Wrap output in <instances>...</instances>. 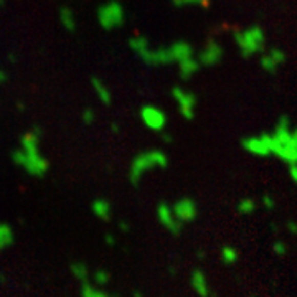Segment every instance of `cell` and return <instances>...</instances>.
Returning <instances> with one entry per match:
<instances>
[{"instance_id": "ee69618b", "label": "cell", "mask_w": 297, "mask_h": 297, "mask_svg": "<svg viewBox=\"0 0 297 297\" xmlns=\"http://www.w3.org/2000/svg\"><path fill=\"white\" fill-rule=\"evenodd\" d=\"M4 4V0H0V5H2Z\"/></svg>"}, {"instance_id": "e0dca14e", "label": "cell", "mask_w": 297, "mask_h": 297, "mask_svg": "<svg viewBox=\"0 0 297 297\" xmlns=\"http://www.w3.org/2000/svg\"><path fill=\"white\" fill-rule=\"evenodd\" d=\"M170 50H172V55H174L175 63H180L182 59L193 56V47H192L188 41H185V40L174 41L172 45H170Z\"/></svg>"}, {"instance_id": "603a6c76", "label": "cell", "mask_w": 297, "mask_h": 297, "mask_svg": "<svg viewBox=\"0 0 297 297\" xmlns=\"http://www.w3.org/2000/svg\"><path fill=\"white\" fill-rule=\"evenodd\" d=\"M70 271H71L73 278L76 279V281H79V282L89 281V267L83 261H74V263H71Z\"/></svg>"}, {"instance_id": "d4e9b609", "label": "cell", "mask_w": 297, "mask_h": 297, "mask_svg": "<svg viewBox=\"0 0 297 297\" xmlns=\"http://www.w3.org/2000/svg\"><path fill=\"white\" fill-rule=\"evenodd\" d=\"M220 258H221V261L228 264V266H231L238 261V258H240V254H238V249L233 248V246H223L221 251H220Z\"/></svg>"}, {"instance_id": "9c48e42d", "label": "cell", "mask_w": 297, "mask_h": 297, "mask_svg": "<svg viewBox=\"0 0 297 297\" xmlns=\"http://www.w3.org/2000/svg\"><path fill=\"white\" fill-rule=\"evenodd\" d=\"M139 58L148 66H167V65L175 63L170 45L168 47H159V48L147 47L142 53L139 55Z\"/></svg>"}, {"instance_id": "d590c367", "label": "cell", "mask_w": 297, "mask_h": 297, "mask_svg": "<svg viewBox=\"0 0 297 297\" xmlns=\"http://www.w3.org/2000/svg\"><path fill=\"white\" fill-rule=\"evenodd\" d=\"M289 174H291L292 182L297 185V165H292V167H291V170H289Z\"/></svg>"}, {"instance_id": "d6986e66", "label": "cell", "mask_w": 297, "mask_h": 297, "mask_svg": "<svg viewBox=\"0 0 297 297\" xmlns=\"http://www.w3.org/2000/svg\"><path fill=\"white\" fill-rule=\"evenodd\" d=\"M91 84H93V89H94L96 96H98V99L102 104H111V101H113V94H111V91H109V88L106 86V83L101 81L99 78H93Z\"/></svg>"}, {"instance_id": "b9f144b4", "label": "cell", "mask_w": 297, "mask_h": 297, "mask_svg": "<svg viewBox=\"0 0 297 297\" xmlns=\"http://www.w3.org/2000/svg\"><path fill=\"white\" fill-rule=\"evenodd\" d=\"M17 108H18V111H24V109H25V106H24V104H22V102L17 104Z\"/></svg>"}, {"instance_id": "484cf974", "label": "cell", "mask_w": 297, "mask_h": 297, "mask_svg": "<svg viewBox=\"0 0 297 297\" xmlns=\"http://www.w3.org/2000/svg\"><path fill=\"white\" fill-rule=\"evenodd\" d=\"M236 210L241 215H251L256 210V202L252 198H241L240 202L236 203Z\"/></svg>"}, {"instance_id": "60d3db41", "label": "cell", "mask_w": 297, "mask_h": 297, "mask_svg": "<svg viewBox=\"0 0 297 297\" xmlns=\"http://www.w3.org/2000/svg\"><path fill=\"white\" fill-rule=\"evenodd\" d=\"M132 295H136V297H140V295H142V292H140V291H132Z\"/></svg>"}, {"instance_id": "52a82bcc", "label": "cell", "mask_w": 297, "mask_h": 297, "mask_svg": "<svg viewBox=\"0 0 297 297\" xmlns=\"http://www.w3.org/2000/svg\"><path fill=\"white\" fill-rule=\"evenodd\" d=\"M243 148L256 157H267L272 155V137L271 134H259V136H249L241 140Z\"/></svg>"}, {"instance_id": "7bdbcfd3", "label": "cell", "mask_w": 297, "mask_h": 297, "mask_svg": "<svg viewBox=\"0 0 297 297\" xmlns=\"http://www.w3.org/2000/svg\"><path fill=\"white\" fill-rule=\"evenodd\" d=\"M7 279H5V276H4V274H0V282H5Z\"/></svg>"}, {"instance_id": "ab89813d", "label": "cell", "mask_w": 297, "mask_h": 297, "mask_svg": "<svg viewBox=\"0 0 297 297\" xmlns=\"http://www.w3.org/2000/svg\"><path fill=\"white\" fill-rule=\"evenodd\" d=\"M197 256H200L198 259H205V252H203V251H200V252H197Z\"/></svg>"}, {"instance_id": "ffe728a7", "label": "cell", "mask_w": 297, "mask_h": 297, "mask_svg": "<svg viewBox=\"0 0 297 297\" xmlns=\"http://www.w3.org/2000/svg\"><path fill=\"white\" fill-rule=\"evenodd\" d=\"M15 241V233L13 228L9 223H0V252L10 248Z\"/></svg>"}, {"instance_id": "8992f818", "label": "cell", "mask_w": 297, "mask_h": 297, "mask_svg": "<svg viewBox=\"0 0 297 297\" xmlns=\"http://www.w3.org/2000/svg\"><path fill=\"white\" fill-rule=\"evenodd\" d=\"M139 116L142 124L152 132H163L167 125V114L163 113V109L154 106V104H145V106L140 108Z\"/></svg>"}, {"instance_id": "7c38bea8", "label": "cell", "mask_w": 297, "mask_h": 297, "mask_svg": "<svg viewBox=\"0 0 297 297\" xmlns=\"http://www.w3.org/2000/svg\"><path fill=\"white\" fill-rule=\"evenodd\" d=\"M259 56H261L259 58V65H261V68L271 74L276 73L286 61V53L281 48H269L267 51L264 50Z\"/></svg>"}, {"instance_id": "74e56055", "label": "cell", "mask_w": 297, "mask_h": 297, "mask_svg": "<svg viewBox=\"0 0 297 297\" xmlns=\"http://www.w3.org/2000/svg\"><path fill=\"white\" fill-rule=\"evenodd\" d=\"M111 132L119 134V132H121V125H119L117 122H113V124H111Z\"/></svg>"}, {"instance_id": "4fadbf2b", "label": "cell", "mask_w": 297, "mask_h": 297, "mask_svg": "<svg viewBox=\"0 0 297 297\" xmlns=\"http://www.w3.org/2000/svg\"><path fill=\"white\" fill-rule=\"evenodd\" d=\"M223 55H225V50H223L221 43L217 40H210L200 51L198 59L202 66H215L223 59Z\"/></svg>"}, {"instance_id": "1f68e13d", "label": "cell", "mask_w": 297, "mask_h": 297, "mask_svg": "<svg viewBox=\"0 0 297 297\" xmlns=\"http://www.w3.org/2000/svg\"><path fill=\"white\" fill-rule=\"evenodd\" d=\"M286 228H287V231H289V233L297 235V221H294V220L287 221V223H286Z\"/></svg>"}, {"instance_id": "5bb4252c", "label": "cell", "mask_w": 297, "mask_h": 297, "mask_svg": "<svg viewBox=\"0 0 297 297\" xmlns=\"http://www.w3.org/2000/svg\"><path fill=\"white\" fill-rule=\"evenodd\" d=\"M190 286L193 289V292L206 297L211 294V287H210V282H208L206 274L202 269H193L190 274Z\"/></svg>"}, {"instance_id": "7a4b0ae2", "label": "cell", "mask_w": 297, "mask_h": 297, "mask_svg": "<svg viewBox=\"0 0 297 297\" xmlns=\"http://www.w3.org/2000/svg\"><path fill=\"white\" fill-rule=\"evenodd\" d=\"M167 165H168V157L165 152L159 151V148L144 151L132 159L129 165V180L131 183L137 185L144 178L145 174L152 172L155 168H165Z\"/></svg>"}, {"instance_id": "44dd1931", "label": "cell", "mask_w": 297, "mask_h": 297, "mask_svg": "<svg viewBox=\"0 0 297 297\" xmlns=\"http://www.w3.org/2000/svg\"><path fill=\"white\" fill-rule=\"evenodd\" d=\"M81 295L83 297H108V292L94 282H81Z\"/></svg>"}, {"instance_id": "3957f363", "label": "cell", "mask_w": 297, "mask_h": 297, "mask_svg": "<svg viewBox=\"0 0 297 297\" xmlns=\"http://www.w3.org/2000/svg\"><path fill=\"white\" fill-rule=\"evenodd\" d=\"M233 40L243 58L258 56L266 50V33L259 25L235 30Z\"/></svg>"}, {"instance_id": "4316f807", "label": "cell", "mask_w": 297, "mask_h": 297, "mask_svg": "<svg viewBox=\"0 0 297 297\" xmlns=\"http://www.w3.org/2000/svg\"><path fill=\"white\" fill-rule=\"evenodd\" d=\"M109 272L108 271H104V269H98V271H94L93 274V282L94 284H98L101 287H106L109 284Z\"/></svg>"}, {"instance_id": "8d00e7d4", "label": "cell", "mask_w": 297, "mask_h": 297, "mask_svg": "<svg viewBox=\"0 0 297 297\" xmlns=\"http://www.w3.org/2000/svg\"><path fill=\"white\" fill-rule=\"evenodd\" d=\"M162 140H163V142H165V144H172V142H174V137L170 136V134H162Z\"/></svg>"}, {"instance_id": "2e32d148", "label": "cell", "mask_w": 297, "mask_h": 297, "mask_svg": "<svg viewBox=\"0 0 297 297\" xmlns=\"http://www.w3.org/2000/svg\"><path fill=\"white\" fill-rule=\"evenodd\" d=\"M177 65H178V73H180L182 79L193 78L200 71V68H202V63H200V59L195 58V56L185 58V59H182L180 63H177Z\"/></svg>"}, {"instance_id": "f35d334b", "label": "cell", "mask_w": 297, "mask_h": 297, "mask_svg": "<svg viewBox=\"0 0 297 297\" xmlns=\"http://www.w3.org/2000/svg\"><path fill=\"white\" fill-rule=\"evenodd\" d=\"M9 61L10 63H15V61H17V56H15V55H9Z\"/></svg>"}, {"instance_id": "6da1fadb", "label": "cell", "mask_w": 297, "mask_h": 297, "mask_svg": "<svg viewBox=\"0 0 297 297\" xmlns=\"http://www.w3.org/2000/svg\"><path fill=\"white\" fill-rule=\"evenodd\" d=\"M272 155L287 163L289 167L297 165V128H291V119L281 116L276 128L271 132Z\"/></svg>"}, {"instance_id": "7402d4cb", "label": "cell", "mask_w": 297, "mask_h": 297, "mask_svg": "<svg viewBox=\"0 0 297 297\" xmlns=\"http://www.w3.org/2000/svg\"><path fill=\"white\" fill-rule=\"evenodd\" d=\"M59 22H61L63 28L68 30V32H74L76 30V17H74L73 10L68 9V7H61L59 9Z\"/></svg>"}, {"instance_id": "e575fe53", "label": "cell", "mask_w": 297, "mask_h": 297, "mask_svg": "<svg viewBox=\"0 0 297 297\" xmlns=\"http://www.w3.org/2000/svg\"><path fill=\"white\" fill-rule=\"evenodd\" d=\"M119 229H121V231H124V233H128V231H131V226L128 225V223L125 221H119Z\"/></svg>"}, {"instance_id": "8fae6325", "label": "cell", "mask_w": 297, "mask_h": 297, "mask_svg": "<svg viewBox=\"0 0 297 297\" xmlns=\"http://www.w3.org/2000/svg\"><path fill=\"white\" fill-rule=\"evenodd\" d=\"M172 208H174L175 217L178 218V221H180L182 225L197 220V217H198V205H197L195 200H192L188 197L177 200V202L172 205Z\"/></svg>"}, {"instance_id": "f546056e", "label": "cell", "mask_w": 297, "mask_h": 297, "mask_svg": "<svg viewBox=\"0 0 297 297\" xmlns=\"http://www.w3.org/2000/svg\"><path fill=\"white\" fill-rule=\"evenodd\" d=\"M261 203H263V206L266 208V210H269V211L276 208V200H274V197L269 195V193H264L263 198H261Z\"/></svg>"}, {"instance_id": "d6a6232c", "label": "cell", "mask_w": 297, "mask_h": 297, "mask_svg": "<svg viewBox=\"0 0 297 297\" xmlns=\"http://www.w3.org/2000/svg\"><path fill=\"white\" fill-rule=\"evenodd\" d=\"M7 81H9V73L0 68V86H4Z\"/></svg>"}, {"instance_id": "ba28073f", "label": "cell", "mask_w": 297, "mask_h": 297, "mask_svg": "<svg viewBox=\"0 0 297 297\" xmlns=\"http://www.w3.org/2000/svg\"><path fill=\"white\" fill-rule=\"evenodd\" d=\"M172 98L177 104L178 111L185 119H193L195 117V108H197V96L188 89L182 86H175L172 89Z\"/></svg>"}, {"instance_id": "836d02e7", "label": "cell", "mask_w": 297, "mask_h": 297, "mask_svg": "<svg viewBox=\"0 0 297 297\" xmlns=\"http://www.w3.org/2000/svg\"><path fill=\"white\" fill-rule=\"evenodd\" d=\"M104 243H106L108 244V246H114V244H116V238L113 236V235H106V236H104Z\"/></svg>"}, {"instance_id": "277c9868", "label": "cell", "mask_w": 297, "mask_h": 297, "mask_svg": "<svg viewBox=\"0 0 297 297\" xmlns=\"http://www.w3.org/2000/svg\"><path fill=\"white\" fill-rule=\"evenodd\" d=\"M12 160L17 163L20 168H24L27 174L33 175V177H43L50 168V162L45 159L40 152L28 154L20 147L17 151L12 152Z\"/></svg>"}, {"instance_id": "5b68a950", "label": "cell", "mask_w": 297, "mask_h": 297, "mask_svg": "<svg viewBox=\"0 0 297 297\" xmlns=\"http://www.w3.org/2000/svg\"><path fill=\"white\" fill-rule=\"evenodd\" d=\"M125 10L117 0H109V2L99 5L98 9V22L104 30H114L124 25Z\"/></svg>"}, {"instance_id": "cb8c5ba5", "label": "cell", "mask_w": 297, "mask_h": 297, "mask_svg": "<svg viewBox=\"0 0 297 297\" xmlns=\"http://www.w3.org/2000/svg\"><path fill=\"white\" fill-rule=\"evenodd\" d=\"M129 47H131V50L134 51V53L139 56L147 47H151V43H148V40L145 38L144 35H136L129 40Z\"/></svg>"}, {"instance_id": "ac0fdd59", "label": "cell", "mask_w": 297, "mask_h": 297, "mask_svg": "<svg viewBox=\"0 0 297 297\" xmlns=\"http://www.w3.org/2000/svg\"><path fill=\"white\" fill-rule=\"evenodd\" d=\"M91 210L96 217H98L99 220H104V221H108L111 218V211H113L111 210V203L106 198H96L91 203Z\"/></svg>"}, {"instance_id": "9a60e30c", "label": "cell", "mask_w": 297, "mask_h": 297, "mask_svg": "<svg viewBox=\"0 0 297 297\" xmlns=\"http://www.w3.org/2000/svg\"><path fill=\"white\" fill-rule=\"evenodd\" d=\"M40 140H41V129L35 125L32 131L25 132L20 139V148H24L28 154L40 152Z\"/></svg>"}, {"instance_id": "83f0119b", "label": "cell", "mask_w": 297, "mask_h": 297, "mask_svg": "<svg viewBox=\"0 0 297 297\" xmlns=\"http://www.w3.org/2000/svg\"><path fill=\"white\" fill-rule=\"evenodd\" d=\"M175 7H185V5H208L210 0H172Z\"/></svg>"}, {"instance_id": "30bf717a", "label": "cell", "mask_w": 297, "mask_h": 297, "mask_svg": "<svg viewBox=\"0 0 297 297\" xmlns=\"http://www.w3.org/2000/svg\"><path fill=\"white\" fill-rule=\"evenodd\" d=\"M155 215H157L159 223L167 229V231H170L172 235H178V233H180L182 223L178 221V218L175 217L172 205H168L165 202L159 203L157 205V210H155Z\"/></svg>"}, {"instance_id": "f1b7e54d", "label": "cell", "mask_w": 297, "mask_h": 297, "mask_svg": "<svg viewBox=\"0 0 297 297\" xmlns=\"http://www.w3.org/2000/svg\"><path fill=\"white\" fill-rule=\"evenodd\" d=\"M81 121H83L86 125H91L94 124L96 121V114H94V111L91 108H86L83 113H81Z\"/></svg>"}, {"instance_id": "4dcf8cb0", "label": "cell", "mask_w": 297, "mask_h": 297, "mask_svg": "<svg viewBox=\"0 0 297 297\" xmlns=\"http://www.w3.org/2000/svg\"><path fill=\"white\" fill-rule=\"evenodd\" d=\"M272 251H274V254H278V256H284L286 252H287V246H286V243H284V241H274V244H272Z\"/></svg>"}]
</instances>
